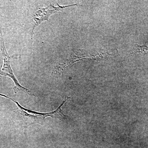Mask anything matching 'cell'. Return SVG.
I'll return each mask as SVG.
<instances>
[{"instance_id": "3957f363", "label": "cell", "mask_w": 148, "mask_h": 148, "mask_svg": "<svg viewBox=\"0 0 148 148\" xmlns=\"http://www.w3.org/2000/svg\"><path fill=\"white\" fill-rule=\"evenodd\" d=\"M57 4V7L54 6L53 4H50L47 6L45 8H39L35 13L33 16V19L34 21V23L32 28V36L34 34L35 28L40 25L42 21H48L49 17L51 14L59 11L62 10L65 8L77 5V4H75L65 6H61L58 4Z\"/></svg>"}, {"instance_id": "7a4b0ae2", "label": "cell", "mask_w": 148, "mask_h": 148, "mask_svg": "<svg viewBox=\"0 0 148 148\" xmlns=\"http://www.w3.org/2000/svg\"><path fill=\"white\" fill-rule=\"evenodd\" d=\"M0 33L1 37V50L3 57L2 64L0 69V77H8L12 80L15 84V86L14 87L13 89L15 94H16L18 91H22L28 95L35 96L34 94H32L29 89L21 85L18 80L16 79V77L14 76L13 71L11 67L10 64L11 57L9 55L6 49L1 30L0 31Z\"/></svg>"}, {"instance_id": "6da1fadb", "label": "cell", "mask_w": 148, "mask_h": 148, "mask_svg": "<svg viewBox=\"0 0 148 148\" xmlns=\"http://www.w3.org/2000/svg\"><path fill=\"white\" fill-rule=\"evenodd\" d=\"M0 96L5 97L11 100L16 104L17 106V112L18 116L20 118L24 126L28 127L32 125L38 123L43 125L45 122V120L47 117L50 116L54 118L57 116H61L62 117H67L63 114L61 110V108L65 103L70 99V97H66L65 101H63L60 106L55 110L48 113H42L31 110L29 109L25 108L22 107L18 102L14 100L4 94H1Z\"/></svg>"}]
</instances>
